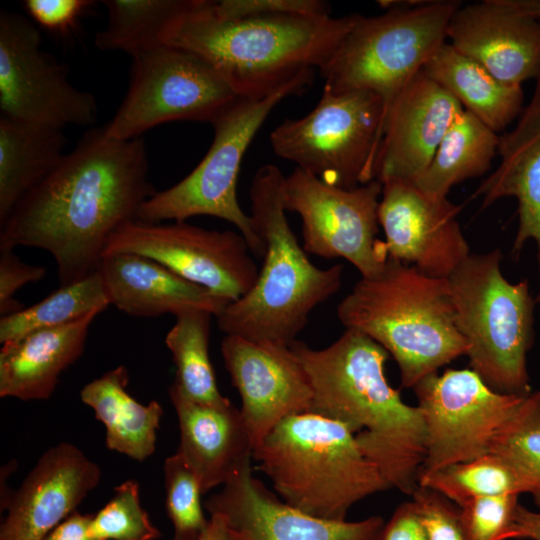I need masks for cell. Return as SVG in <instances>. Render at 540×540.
Wrapping results in <instances>:
<instances>
[{"mask_svg": "<svg viewBox=\"0 0 540 540\" xmlns=\"http://www.w3.org/2000/svg\"><path fill=\"white\" fill-rule=\"evenodd\" d=\"M447 39L506 84L522 85L540 72V20L505 0L461 4L450 19Z\"/></svg>", "mask_w": 540, "mask_h": 540, "instance_id": "obj_21", "label": "cell"}, {"mask_svg": "<svg viewBox=\"0 0 540 540\" xmlns=\"http://www.w3.org/2000/svg\"><path fill=\"white\" fill-rule=\"evenodd\" d=\"M107 24L95 35L102 51L120 50L131 57L166 44L189 0H104Z\"/></svg>", "mask_w": 540, "mask_h": 540, "instance_id": "obj_30", "label": "cell"}, {"mask_svg": "<svg viewBox=\"0 0 540 540\" xmlns=\"http://www.w3.org/2000/svg\"><path fill=\"white\" fill-rule=\"evenodd\" d=\"M285 177L279 167L266 164L252 179L250 216L265 244L263 265L252 289L216 319L226 335L290 346L312 310L340 289L343 265L319 268L300 246L286 217Z\"/></svg>", "mask_w": 540, "mask_h": 540, "instance_id": "obj_4", "label": "cell"}, {"mask_svg": "<svg viewBox=\"0 0 540 540\" xmlns=\"http://www.w3.org/2000/svg\"><path fill=\"white\" fill-rule=\"evenodd\" d=\"M423 71L449 92L465 111L496 133L518 118L523 109L521 85L501 82L448 42L435 52Z\"/></svg>", "mask_w": 540, "mask_h": 540, "instance_id": "obj_27", "label": "cell"}, {"mask_svg": "<svg viewBox=\"0 0 540 540\" xmlns=\"http://www.w3.org/2000/svg\"><path fill=\"white\" fill-rule=\"evenodd\" d=\"M46 268L27 264L12 249H0V315L7 316L22 310L15 293L30 282L41 280Z\"/></svg>", "mask_w": 540, "mask_h": 540, "instance_id": "obj_40", "label": "cell"}, {"mask_svg": "<svg viewBox=\"0 0 540 540\" xmlns=\"http://www.w3.org/2000/svg\"><path fill=\"white\" fill-rule=\"evenodd\" d=\"M419 486L440 493L458 507L480 497L523 493L513 469L494 453L422 472Z\"/></svg>", "mask_w": 540, "mask_h": 540, "instance_id": "obj_33", "label": "cell"}, {"mask_svg": "<svg viewBox=\"0 0 540 540\" xmlns=\"http://www.w3.org/2000/svg\"><path fill=\"white\" fill-rule=\"evenodd\" d=\"M240 540H378L385 520L378 515L336 521L300 511L271 492L245 464L204 503Z\"/></svg>", "mask_w": 540, "mask_h": 540, "instance_id": "obj_18", "label": "cell"}, {"mask_svg": "<svg viewBox=\"0 0 540 540\" xmlns=\"http://www.w3.org/2000/svg\"><path fill=\"white\" fill-rule=\"evenodd\" d=\"M90 531L99 540H155L161 537L140 503L139 485L134 480H127L115 488L107 504L93 514Z\"/></svg>", "mask_w": 540, "mask_h": 540, "instance_id": "obj_36", "label": "cell"}, {"mask_svg": "<svg viewBox=\"0 0 540 540\" xmlns=\"http://www.w3.org/2000/svg\"><path fill=\"white\" fill-rule=\"evenodd\" d=\"M378 540H428L413 501L399 504L385 522Z\"/></svg>", "mask_w": 540, "mask_h": 540, "instance_id": "obj_42", "label": "cell"}, {"mask_svg": "<svg viewBox=\"0 0 540 540\" xmlns=\"http://www.w3.org/2000/svg\"><path fill=\"white\" fill-rule=\"evenodd\" d=\"M142 139L88 131L0 225V249L41 248L57 264L61 286L97 271L109 236L137 219L156 191Z\"/></svg>", "mask_w": 540, "mask_h": 540, "instance_id": "obj_1", "label": "cell"}, {"mask_svg": "<svg viewBox=\"0 0 540 540\" xmlns=\"http://www.w3.org/2000/svg\"><path fill=\"white\" fill-rule=\"evenodd\" d=\"M510 539L540 540V511H531L519 504L508 535Z\"/></svg>", "mask_w": 540, "mask_h": 540, "instance_id": "obj_44", "label": "cell"}, {"mask_svg": "<svg viewBox=\"0 0 540 540\" xmlns=\"http://www.w3.org/2000/svg\"><path fill=\"white\" fill-rule=\"evenodd\" d=\"M382 184L374 179L351 189L328 185L300 168L285 177L286 211L302 222L303 249L323 258H343L362 278L378 275L387 255L377 239Z\"/></svg>", "mask_w": 540, "mask_h": 540, "instance_id": "obj_13", "label": "cell"}, {"mask_svg": "<svg viewBox=\"0 0 540 540\" xmlns=\"http://www.w3.org/2000/svg\"><path fill=\"white\" fill-rule=\"evenodd\" d=\"M384 103L368 90L336 93L326 85L314 109L270 134L274 153L324 183L351 189L374 180Z\"/></svg>", "mask_w": 540, "mask_h": 540, "instance_id": "obj_10", "label": "cell"}, {"mask_svg": "<svg viewBox=\"0 0 540 540\" xmlns=\"http://www.w3.org/2000/svg\"><path fill=\"white\" fill-rule=\"evenodd\" d=\"M23 3L35 22L61 35L69 34L83 12L94 4L89 0H26Z\"/></svg>", "mask_w": 540, "mask_h": 540, "instance_id": "obj_41", "label": "cell"}, {"mask_svg": "<svg viewBox=\"0 0 540 540\" xmlns=\"http://www.w3.org/2000/svg\"><path fill=\"white\" fill-rule=\"evenodd\" d=\"M428 540H466L459 507L440 493L419 486L411 495Z\"/></svg>", "mask_w": 540, "mask_h": 540, "instance_id": "obj_39", "label": "cell"}, {"mask_svg": "<svg viewBox=\"0 0 540 540\" xmlns=\"http://www.w3.org/2000/svg\"><path fill=\"white\" fill-rule=\"evenodd\" d=\"M520 494L511 493L473 499L460 509L466 540H508Z\"/></svg>", "mask_w": 540, "mask_h": 540, "instance_id": "obj_37", "label": "cell"}, {"mask_svg": "<svg viewBox=\"0 0 540 540\" xmlns=\"http://www.w3.org/2000/svg\"><path fill=\"white\" fill-rule=\"evenodd\" d=\"M68 69L41 49L38 29L22 15L0 13L1 116L56 129L96 122V99L74 87Z\"/></svg>", "mask_w": 540, "mask_h": 540, "instance_id": "obj_15", "label": "cell"}, {"mask_svg": "<svg viewBox=\"0 0 540 540\" xmlns=\"http://www.w3.org/2000/svg\"><path fill=\"white\" fill-rule=\"evenodd\" d=\"M212 316L206 311L177 315L165 344L176 366L173 383L182 394L199 404L225 407L232 402L220 393L209 357Z\"/></svg>", "mask_w": 540, "mask_h": 540, "instance_id": "obj_31", "label": "cell"}, {"mask_svg": "<svg viewBox=\"0 0 540 540\" xmlns=\"http://www.w3.org/2000/svg\"><path fill=\"white\" fill-rule=\"evenodd\" d=\"M115 253L153 259L231 302L246 295L259 275L240 232L210 230L185 221H127L109 236L102 256Z\"/></svg>", "mask_w": 540, "mask_h": 540, "instance_id": "obj_14", "label": "cell"}, {"mask_svg": "<svg viewBox=\"0 0 540 540\" xmlns=\"http://www.w3.org/2000/svg\"><path fill=\"white\" fill-rule=\"evenodd\" d=\"M381 184L378 220L387 258L447 279L471 254L458 221L461 206L429 196L413 182Z\"/></svg>", "mask_w": 540, "mask_h": 540, "instance_id": "obj_16", "label": "cell"}, {"mask_svg": "<svg viewBox=\"0 0 540 540\" xmlns=\"http://www.w3.org/2000/svg\"><path fill=\"white\" fill-rule=\"evenodd\" d=\"M501 260L498 248L471 253L447 280L470 369L494 391L524 397L532 392L527 355L536 301L528 280H507Z\"/></svg>", "mask_w": 540, "mask_h": 540, "instance_id": "obj_7", "label": "cell"}, {"mask_svg": "<svg viewBox=\"0 0 540 540\" xmlns=\"http://www.w3.org/2000/svg\"><path fill=\"white\" fill-rule=\"evenodd\" d=\"M97 271L109 304L131 316H177L188 311H206L217 317L231 303L228 298L137 254L104 255Z\"/></svg>", "mask_w": 540, "mask_h": 540, "instance_id": "obj_23", "label": "cell"}, {"mask_svg": "<svg viewBox=\"0 0 540 540\" xmlns=\"http://www.w3.org/2000/svg\"><path fill=\"white\" fill-rule=\"evenodd\" d=\"M344 423L305 412L282 420L253 450L256 468L288 505L346 520L357 502L390 489Z\"/></svg>", "mask_w": 540, "mask_h": 540, "instance_id": "obj_6", "label": "cell"}, {"mask_svg": "<svg viewBox=\"0 0 540 540\" xmlns=\"http://www.w3.org/2000/svg\"><path fill=\"white\" fill-rule=\"evenodd\" d=\"M61 129L0 118V225L63 158Z\"/></svg>", "mask_w": 540, "mask_h": 540, "instance_id": "obj_28", "label": "cell"}, {"mask_svg": "<svg viewBox=\"0 0 540 540\" xmlns=\"http://www.w3.org/2000/svg\"><path fill=\"white\" fill-rule=\"evenodd\" d=\"M499 163L478 186L474 196L482 209L513 197L517 201L518 227L512 253L519 256L527 242L536 245L540 304V72L528 104L511 131L500 136Z\"/></svg>", "mask_w": 540, "mask_h": 540, "instance_id": "obj_22", "label": "cell"}, {"mask_svg": "<svg viewBox=\"0 0 540 540\" xmlns=\"http://www.w3.org/2000/svg\"><path fill=\"white\" fill-rule=\"evenodd\" d=\"M110 305L98 271L61 286L40 302L0 318L1 344L30 332L62 326Z\"/></svg>", "mask_w": 540, "mask_h": 540, "instance_id": "obj_32", "label": "cell"}, {"mask_svg": "<svg viewBox=\"0 0 540 540\" xmlns=\"http://www.w3.org/2000/svg\"><path fill=\"white\" fill-rule=\"evenodd\" d=\"M337 316L345 329L365 334L393 357L405 388L468 350L448 280L394 259L378 275L361 277L337 306Z\"/></svg>", "mask_w": 540, "mask_h": 540, "instance_id": "obj_5", "label": "cell"}, {"mask_svg": "<svg viewBox=\"0 0 540 540\" xmlns=\"http://www.w3.org/2000/svg\"><path fill=\"white\" fill-rule=\"evenodd\" d=\"M355 16L276 14L222 20L210 11L208 0H189L166 44L202 56L240 98L262 99L320 69Z\"/></svg>", "mask_w": 540, "mask_h": 540, "instance_id": "obj_3", "label": "cell"}, {"mask_svg": "<svg viewBox=\"0 0 540 540\" xmlns=\"http://www.w3.org/2000/svg\"><path fill=\"white\" fill-rule=\"evenodd\" d=\"M101 470L78 447L49 448L11 495L0 540H43L100 482Z\"/></svg>", "mask_w": 540, "mask_h": 540, "instance_id": "obj_20", "label": "cell"}, {"mask_svg": "<svg viewBox=\"0 0 540 540\" xmlns=\"http://www.w3.org/2000/svg\"><path fill=\"white\" fill-rule=\"evenodd\" d=\"M208 6L222 20L276 14L330 15V5L322 0H220L208 1Z\"/></svg>", "mask_w": 540, "mask_h": 540, "instance_id": "obj_38", "label": "cell"}, {"mask_svg": "<svg viewBox=\"0 0 540 540\" xmlns=\"http://www.w3.org/2000/svg\"><path fill=\"white\" fill-rule=\"evenodd\" d=\"M499 139L495 131L463 110L414 184L429 196L447 198L454 185L490 170L494 157L498 155Z\"/></svg>", "mask_w": 540, "mask_h": 540, "instance_id": "obj_29", "label": "cell"}, {"mask_svg": "<svg viewBox=\"0 0 540 540\" xmlns=\"http://www.w3.org/2000/svg\"><path fill=\"white\" fill-rule=\"evenodd\" d=\"M165 508L173 525V540H201L209 524L204 516L200 482L177 452L163 466Z\"/></svg>", "mask_w": 540, "mask_h": 540, "instance_id": "obj_35", "label": "cell"}, {"mask_svg": "<svg viewBox=\"0 0 540 540\" xmlns=\"http://www.w3.org/2000/svg\"><path fill=\"white\" fill-rule=\"evenodd\" d=\"M412 390L426 429L420 473L490 453L494 438L525 397L494 391L470 368L430 374Z\"/></svg>", "mask_w": 540, "mask_h": 540, "instance_id": "obj_12", "label": "cell"}, {"mask_svg": "<svg viewBox=\"0 0 540 540\" xmlns=\"http://www.w3.org/2000/svg\"><path fill=\"white\" fill-rule=\"evenodd\" d=\"M459 1H420L389 6L355 21L330 59L319 69L324 85L340 93L368 90L387 114L404 87L447 42V29ZM384 129V128H383Z\"/></svg>", "mask_w": 540, "mask_h": 540, "instance_id": "obj_8", "label": "cell"}, {"mask_svg": "<svg viewBox=\"0 0 540 540\" xmlns=\"http://www.w3.org/2000/svg\"><path fill=\"white\" fill-rule=\"evenodd\" d=\"M94 311L74 322L30 332L2 344L0 397L45 400L54 392L60 374L83 353Z\"/></svg>", "mask_w": 540, "mask_h": 540, "instance_id": "obj_25", "label": "cell"}, {"mask_svg": "<svg viewBox=\"0 0 540 540\" xmlns=\"http://www.w3.org/2000/svg\"><path fill=\"white\" fill-rule=\"evenodd\" d=\"M221 354L253 450L282 420L311 412L313 389L290 346L225 335Z\"/></svg>", "mask_w": 540, "mask_h": 540, "instance_id": "obj_17", "label": "cell"}, {"mask_svg": "<svg viewBox=\"0 0 540 540\" xmlns=\"http://www.w3.org/2000/svg\"><path fill=\"white\" fill-rule=\"evenodd\" d=\"M290 348L313 389L311 412L347 425L390 487L411 496L419 487L426 429L419 407L406 404L387 380L388 352L352 329L322 349L299 340Z\"/></svg>", "mask_w": 540, "mask_h": 540, "instance_id": "obj_2", "label": "cell"}, {"mask_svg": "<svg viewBox=\"0 0 540 540\" xmlns=\"http://www.w3.org/2000/svg\"><path fill=\"white\" fill-rule=\"evenodd\" d=\"M169 397L178 418L177 453L197 476L203 494L226 484L252 461L253 444L240 409L189 400L172 382Z\"/></svg>", "mask_w": 540, "mask_h": 540, "instance_id": "obj_24", "label": "cell"}, {"mask_svg": "<svg viewBox=\"0 0 540 540\" xmlns=\"http://www.w3.org/2000/svg\"><path fill=\"white\" fill-rule=\"evenodd\" d=\"M461 104L423 69L392 104L374 166V179L415 182L463 111Z\"/></svg>", "mask_w": 540, "mask_h": 540, "instance_id": "obj_19", "label": "cell"}, {"mask_svg": "<svg viewBox=\"0 0 540 540\" xmlns=\"http://www.w3.org/2000/svg\"><path fill=\"white\" fill-rule=\"evenodd\" d=\"M514 9L540 20V0H506Z\"/></svg>", "mask_w": 540, "mask_h": 540, "instance_id": "obj_46", "label": "cell"}, {"mask_svg": "<svg viewBox=\"0 0 540 540\" xmlns=\"http://www.w3.org/2000/svg\"><path fill=\"white\" fill-rule=\"evenodd\" d=\"M93 514L71 513L51 530L43 540H99L91 534Z\"/></svg>", "mask_w": 540, "mask_h": 540, "instance_id": "obj_43", "label": "cell"}, {"mask_svg": "<svg viewBox=\"0 0 540 540\" xmlns=\"http://www.w3.org/2000/svg\"><path fill=\"white\" fill-rule=\"evenodd\" d=\"M201 540H240L219 515H210L209 524Z\"/></svg>", "mask_w": 540, "mask_h": 540, "instance_id": "obj_45", "label": "cell"}, {"mask_svg": "<svg viewBox=\"0 0 540 540\" xmlns=\"http://www.w3.org/2000/svg\"><path fill=\"white\" fill-rule=\"evenodd\" d=\"M314 80L305 75L262 99L240 98L213 124L214 138L201 162L172 187L155 192L140 206L137 219L160 223L208 215L232 223L251 252L263 257L265 244L254 221L239 205L237 182L243 156L274 107L288 96L301 94Z\"/></svg>", "mask_w": 540, "mask_h": 540, "instance_id": "obj_9", "label": "cell"}, {"mask_svg": "<svg viewBox=\"0 0 540 540\" xmlns=\"http://www.w3.org/2000/svg\"><path fill=\"white\" fill-rule=\"evenodd\" d=\"M128 381L127 368L118 366L86 384L80 397L104 424L107 448L141 462L155 451L163 409L155 400L137 402L127 392Z\"/></svg>", "mask_w": 540, "mask_h": 540, "instance_id": "obj_26", "label": "cell"}, {"mask_svg": "<svg viewBox=\"0 0 540 540\" xmlns=\"http://www.w3.org/2000/svg\"><path fill=\"white\" fill-rule=\"evenodd\" d=\"M132 58L128 91L106 134L138 138L145 131L178 120L213 124L240 97L202 56L164 44Z\"/></svg>", "mask_w": 540, "mask_h": 540, "instance_id": "obj_11", "label": "cell"}, {"mask_svg": "<svg viewBox=\"0 0 540 540\" xmlns=\"http://www.w3.org/2000/svg\"><path fill=\"white\" fill-rule=\"evenodd\" d=\"M490 453L501 457L513 469L523 493L531 495L540 511V389L524 397L494 438Z\"/></svg>", "mask_w": 540, "mask_h": 540, "instance_id": "obj_34", "label": "cell"}]
</instances>
